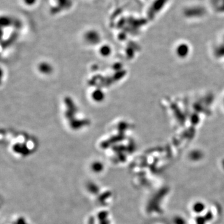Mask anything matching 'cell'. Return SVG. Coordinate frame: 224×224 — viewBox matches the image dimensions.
<instances>
[{"label": "cell", "mask_w": 224, "mask_h": 224, "mask_svg": "<svg viewBox=\"0 0 224 224\" xmlns=\"http://www.w3.org/2000/svg\"><path fill=\"white\" fill-rule=\"evenodd\" d=\"M171 0H152L150 6H149V9L154 12H161L162 11L166 10V8L170 4Z\"/></svg>", "instance_id": "6da1fadb"}, {"label": "cell", "mask_w": 224, "mask_h": 224, "mask_svg": "<svg viewBox=\"0 0 224 224\" xmlns=\"http://www.w3.org/2000/svg\"><path fill=\"white\" fill-rule=\"evenodd\" d=\"M23 2L27 6H31L36 3V0H23Z\"/></svg>", "instance_id": "7a4b0ae2"}]
</instances>
